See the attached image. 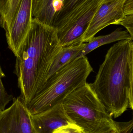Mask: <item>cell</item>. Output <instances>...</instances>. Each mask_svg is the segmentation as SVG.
<instances>
[{
	"label": "cell",
	"mask_w": 133,
	"mask_h": 133,
	"mask_svg": "<svg viewBox=\"0 0 133 133\" xmlns=\"http://www.w3.org/2000/svg\"><path fill=\"white\" fill-rule=\"evenodd\" d=\"M62 48L56 29L32 19L16 56L15 74L21 93L19 97L25 106L46 82L50 66Z\"/></svg>",
	"instance_id": "6da1fadb"
},
{
	"label": "cell",
	"mask_w": 133,
	"mask_h": 133,
	"mask_svg": "<svg viewBox=\"0 0 133 133\" xmlns=\"http://www.w3.org/2000/svg\"><path fill=\"white\" fill-rule=\"evenodd\" d=\"M132 39L120 41L107 52L91 86L109 115L121 116L129 107Z\"/></svg>",
	"instance_id": "7a4b0ae2"
},
{
	"label": "cell",
	"mask_w": 133,
	"mask_h": 133,
	"mask_svg": "<svg viewBox=\"0 0 133 133\" xmlns=\"http://www.w3.org/2000/svg\"><path fill=\"white\" fill-rule=\"evenodd\" d=\"M69 117L85 133H111L119 129L91 86L85 84L70 93L62 102Z\"/></svg>",
	"instance_id": "3957f363"
},
{
	"label": "cell",
	"mask_w": 133,
	"mask_h": 133,
	"mask_svg": "<svg viewBox=\"0 0 133 133\" xmlns=\"http://www.w3.org/2000/svg\"><path fill=\"white\" fill-rule=\"evenodd\" d=\"M93 69L87 58L75 59L48 78L41 90L26 105L30 115L62 103L70 93L87 83Z\"/></svg>",
	"instance_id": "277c9868"
},
{
	"label": "cell",
	"mask_w": 133,
	"mask_h": 133,
	"mask_svg": "<svg viewBox=\"0 0 133 133\" xmlns=\"http://www.w3.org/2000/svg\"><path fill=\"white\" fill-rule=\"evenodd\" d=\"M127 0H104L84 34L83 43H88L99 31L111 25H120L125 15Z\"/></svg>",
	"instance_id": "5b68a950"
},
{
	"label": "cell",
	"mask_w": 133,
	"mask_h": 133,
	"mask_svg": "<svg viewBox=\"0 0 133 133\" xmlns=\"http://www.w3.org/2000/svg\"><path fill=\"white\" fill-rule=\"evenodd\" d=\"M32 0H21L16 14L5 30L9 49L16 56L32 24Z\"/></svg>",
	"instance_id": "8992f818"
},
{
	"label": "cell",
	"mask_w": 133,
	"mask_h": 133,
	"mask_svg": "<svg viewBox=\"0 0 133 133\" xmlns=\"http://www.w3.org/2000/svg\"><path fill=\"white\" fill-rule=\"evenodd\" d=\"M0 113V133H35L30 114L19 97Z\"/></svg>",
	"instance_id": "52a82bcc"
},
{
	"label": "cell",
	"mask_w": 133,
	"mask_h": 133,
	"mask_svg": "<svg viewBox=\"0 0 133 133\" xmlns=\"http://www.w3.org/2000/svg\"><path fill=\"white\" fill-rule=\"evenodd\" d=\"M104 0H64L63 7L55 19L54 27L57 32L68 28L84 15L97 10Z\"/></svg>",
	"instance_id": "ba28073f"
},
{
	"label": "cell",
	"mask_w": 133,
	"mask_h": 133,
	"mask_svg": "<svg viewBox=\"0 0 133 133\" xmlns=\"http://www.w3.org/2000/svg\"><path fill=\"white\" fill-rule=\"evenodd\" d=\"M35 133H52L63 126L74 123L67 115L62 103L39 113L30 115Z\"/></svg>",
	"instance_id": "9c48e42d"
},
{
	"label": "cell",
	"mask_w": 133,
	"mask_h": 133,
	"mask_svg": "<svg viewBox=\"0 0 133 133\" xmlns=\"http://www.w3.org/2000/svg\"><path fill=\"white\" fill-rule=\"evenodd\" d=\"M97 11H90L66 29L57 32L59 44L62 48L84 43V34Z\"/></svg>",
	"instance_id": "30bf717a"
},
{
	"label": "cell",
	"mask_w": 133,
	"mask_h": 133,
	"mask_svg": "<svg viewBox=\"0 0 133 133\" xmlns=\"http://www.w3.org/2000/svg\"><path fill=\"white\" fill-rule=\"evenodd\" d=\"M64 0H32V19L54 27L55 17L63 7Z\"/></svg>",
	"instance_id": "8fae6325"
},
{
	"label": "cell",
	"mask_w": 133,
	"mask_h": 133,
	"mask_svg": "<svg viewBox=\"0 0 133 133\" xmlns=\"http://www.w3.org/2000/svg\"><path fill=\"white\" fill-rule=\"evenodd\" d=\"M126 39H132L131 36L127 30H123L120 28L108 35L94 37L86 43L84 47L79 52L76 59L85 57L88 54L102 45Z\"/></svg>",
	"instance_id": "7c38bea8"
},
{
	"label": "cell",
	"mask_w": 133,
	"mask_h": 133,
	"mask_svg": "<svg viewBox=\"0 0 133 133\" xmlns=\"http://www.w3.org/2000/svg\"><path fill=\"white\" fill-rule=\"evenodd\" d=\"M85 44L86 43H84L62 48L50 66L47 79L64 66L75 60Z\"/></svg>",
	"instance_id": "4fadbf2b"
},
{
	"label": "cell",
	"mask_w": 133,
	"mask_h": 133,
	"mask_svg": "<svg viewBox=\"0 0 133 133\" xmlns=\"http://www.w3.org/2000/svg\"><path fill=\"white\" fill-rule=\"evenodd\" d=\"M21 0H0V26L7 29L12 22Z\"/></svg>",
	"instance_id": "5bb4252c"
},
{
	"label": "cell",
	"mask_w": 133,
	"mask_h": 133,
	"mask_svg": "<svg viewBox=\"0 0 133 133\" xmlns=\"http://www.w3.org/2000/svg\"><path fill=\"white\" fill-rule=\"evenodd\" d=\"M5 75L0 66V112L4 111L6 105L12 99V96L9 95L6 92L2 81L1 78Z\"/></svg>",
	"instance_id": "9a60e30c"
},
{
	"label": "cell",
	"mask_w": 133,
	"mask_h": 133,
	"mask_svg": "<svg viewBox=\"0 0 133 133\" xmlns=\"http://www.w3.org/2000/svg\"><path fill=\"white\" fill-rule=\"evenodd\" d=\"M52 133H85L83 130L75 123L63 126L58 128Z\"/></svg>",
	"instance_id": "2e32d148"
},
{
	"label": "cell",
	"mask_w": 133,
	"mask_h": 133,
	"mask_svg": "<svg viewBox=\"0 0 133 133\" xmlns=\"http://www.w3.org/2000/svg\"><path fill=\"white\" fill-rule=\"evenodd\" d=\"M120 25L126 28L133 41V13L125 16Z\"/></svg>",
	"instance_id": "e0dca14e"
},
{
	"label": "cell",
	"mask_w": 133,
	"mask_h": 133,
	"mask_svg": "<svg viewBox=\"0 0 133 133\" xmlns=\"http://www.w3.org/2000/svg\"><path fill=\"white\" fill-rule=\"evenodd\" d=\"M129 107L132 109L133 112V43L131 50L130 89L129 97Z\"/></svg>",
	"instance_id": "ac0fdd59"
},
{
	"label": "cell",
	"mask_w": 133,
	"mask_h": 133,
	"mask_svg": "<svg viewBox=\"0 0 133 133\" xmlns=\"http://www.w3.org/2000/svg\"><path fill=\"white\" fill-rule=\"evenodd\" d=\"M133 130V119L126 122H120L119 129L114 133H131Z\"/></svg>",
	"instance_id": "d6986e66"
},
{
	"label": "cell",
	"mask_w": 133,
	"mask_h": 133,
	"mask_svg": "<svg viewBox=\"0 0 133 133\" xmlns=\"http://www.w3.org/2000/svg\"><path fill=\"white\" fill-rule=\"evenodd\" d=\"M124 12L125 15L133 13V0H127L124 5Z\"/></svg>",
	"instance_id": "ffe728a7"
},
{
	"label": "cell",
	"mask_w": 133,
	"mask_h": 133,
	"mask_svg": "<svg viewBox=\"0 0 133 133\" xmlns=\"http://www.w3.org/2000/svg\"><path fill=\"white\" fill-rule=\"evenodd\" d=\"M115 132H112V133H115Z\"/></svg>",
	"instance_id": "44dd1931"
},
{
	"label": "cell",
	"mask_w": 133,
	"mask_h": 133,
	"mask_svg": "<svg viewBox=\"0 0 133 133\" xmlns=\"http://www.w3.org/2000/svg\"><path fill=\"white\" fill-rule=\"evenodd\" d=\"M1 112H0V113H1Z\"/></svg>",
	"instance_id": "7402d4cb"
}]
</instances>
